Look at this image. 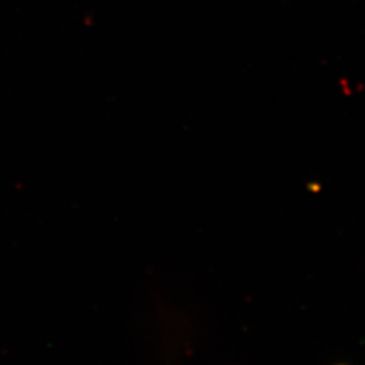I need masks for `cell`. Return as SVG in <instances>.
<instances>
[{
  "mask_svg": "<svg viewBox=\"0 0 365 365\" xmlns=\"http://www.w3.org/2000/svg\"><path fill=\"white\" fill-rule=\"evenodd\" d=\"M339 365H346V364H339Z\"/></svg>",
  "mask_w": 365,
  "mask_h": 365,
  "instance_id": "6da1fadb",
  "label": "cell"
}]
</instances>
